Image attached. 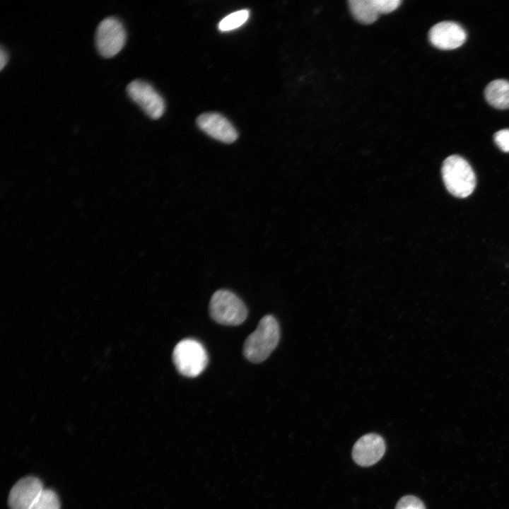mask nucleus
Listing matches in <instances>:
<instances>
[{
    "label": "nucleus",
    "instance_id": "3",
    "mask_svg": "<svg viewBox=\"0 0 509 509\" xmlns=\"http://www.w3.org/2000/svg\"><path fill=\"white\" fill-rule=\"evenodd\" d=\"M209 314L218 324L237 326L247 317V309L244 303L235 293L228 290H218L211 296Z\"/></svg>",
    "mask_w": 509,
    "mask_h": 509
},
{
    "label": "nucleus",
    "instance_id": "4",
    "mask_svg": "<svg viewBox=\"0 0 509 509\" xmlns=\"http://www.w3.org/2000/svg\"><path fill=\"white\" fill-rule=\"evenodd\" d=\"M172 358L177 370L188 378L200 375L209 361L208 354L203 345L192 339L179 341L173 349Z\"/></svg>",
    "mask_w": 509,
    "mask_h": 509
},
{
    "label": "nucleus",
    "instance_id": "12",
    "mask_svg": "<svg viewBox=\"0 0 509 509\" xmlns=\"http://www.w3.org/2000/svg\"><path fill=\"white\" fill-rule=\"evenodd\" d=\"M349 4L353 16L360 23L370 24L379 17L373 0H351Z\"/></svg>",
    "mask_w": 509,
    "mask_h": 509
},
{
    "label": "nucleus",
    "instance_id": "8",
    "mask_svg": "<svg viewBox=\"0 0 509 509\" xmlns=\"http://www.w3.org/2000/svg\"><path fill=\"white\" fill-rule=\"evenodd\" d=\"M428 37L434 47L440 49H454L464 43L467 33L455 22L443 21L431 28Z\"/></svg>",
    "mask_w": 509,
    "mask_h": 509
},
{
    "label": "nucleus",
    "instance_id": "15",
    "mask_svg": "<svg viewBox=\"0 0 509 509\" xmlns=\"http://www.w3.org/2000/svg\"><path fill=\"white\" fill-rule=\"evenodd\" d=\"M395 509H426V507L423 501L419 498L407 495L399 500Z\"/></svg>",
    "mask_w": 509,
    "mask_h": 509
},
{
    "label": "nucleus",
    "instance_id": "5",
    "mask_svg": "<svg viewBox=\"0 0 509 509\" xmlns=\"http://www.w3.org/2000/svg\"><path fill=\"white\" fill-rule=\"evenodd\" d=\"M126 38V30L122 22L115 17L105 18L96 30L97 49L103 57H112L122 50Z\"/></svg>",
    "mask_w": 509,
    "mask_h": 509
},
{
    "label": "nucleus",
    "instance_id": "1",
    "mask_svg": "<svg viewBox=\"0 0 509 509\" xmlns=\"http://www.w3.org/2000/svg\"><path fill=\"white\" fill-rule=\"evenodd\" d=\"M280 339V327L276 318L264 316L256 329L245 339L244 356L250 362L258 363L266 360L277 346Z\"/></svg>",
    "mask_w": 509,
    "mask_h": 509
},
{
    "label": "nucleus",
    "instance_id": "9",
    "mask_svg": "<svg viewBox=\"0 0 509 509\" xmlns=\"http://www.w3.org/2000/svg\"><path fill=\"white\" fill-rule=\"evenodd\" d=\"M44 489L42 481L35 476L18 480L10 491L8 504L11 509H30Z\"/></svg>",
    "mask_w": 509,
    "mask_h": 509
},
{
    "label": "nucleus",
    "instance_id": "13",
    "mask_svg": "<svg viewBox=\"0 0 509 509\" xmlns=\"http://www.w3.org/2000/svg\"><path fill=\"white\" fill-rule=\"evenodd\" d=\"M250 17V11L242 9L235 11L224 17L218 25L221 32L230 31L238 28L245 24Z\"/></svg>",
    "mask_w": 509,
    "mask_h": 509
},
{
    "label": "nucleus",
    "instance_id": "16",
    "mask_svg": "<svg viewBox=\"0 0 509 509\" xmlns=\"http://www.w3.org/2000/svg\"><path fill=\"white\" fill-rule=\"evenodd\" d=\"M373 2L379 14L390 13L401 4L400 0H373Z\"/></svg>",
    "mask_w": 509,
    "mask_h": 509
},
{
    "label": "nucleus",
    "instance_id": "11",
    "mask_svg": "<svg viewBox=\"0 0 509 509\" xmlns=\"http://www.w3.org/2000/svg\"><path fill=\"white\" fill-rule=\"evenodd\" d=\"M487 102L493 107L501 110L509 108V81L496 79L490 82L485 88Z\"/></svg>",
    "mask_w": 509,
    "mask_h": 509
},
{
    "label": "nucleus",
    "instance_id": "7",
    "mask_svg": "<svg viewBox=\"0 0 509 509\" xmlns=\"http://www.w3.org/2000/svg\"><path fill=\"white\" fill-rule=\"evenodd\" d=\"M385 449V443L381 435L368 433L355 443L352 449V457L357 464L369 467L382 457Z\"/></svg>",
    "mask_w": 509,
    "mask_h": 509
},
{
    "label": "nucleus",
    "instance_id": "17",
    "mask_svg": "<svg viewBox=\"0 0 509 509\" xmlns=\"http://www.w3.org/2000/svg\"><path fill=\"white\" fill-rule=\"evenodd\" d=\"M497 146L503 152H509V129L498 131L493 136Z\"/></svg>",
    "mask_w": 509,
    "mask_h": 509
},
{
    "label": "nucleus",
    "instance_id": "2",
    "mask_svg": "<svg viewBox=\"0 0 509 509\" xmlns=\"http://www.w3.org/2000/svg\"><path fill=\"white\" fill-rule=\"evenodd\" d=\"M442 177L447 191L458 198L469 196L476 187V176L469 163L457 155L450 156L443 163Z\"/></svg>",
    "mask_w": 509,
    "mask_h": 509
},
{
    "label": "nucleus",
    "instance_id": "6",
    "mask_svg": "<svg viewBox=\"0 0 509 509\" xmlns=\"http://www.w3.org/2000/svg\"><path fill=\"white\" fill-rule=\"evenodd\" d=\"M127 93L151 119H158L164 113V100L150 83L141 80L132 81L127 86Z\"/></svg>",
    "mask_w": 509,
    "mask_h": 509
},
{
    "label": "nucleus",
    "instance_id": "18",
    "mask_svg": "<svg viewBox=\"0 0 509 509\" xmlns=\"http://www.w3.org/2000/svg\"><path fill=\"white\" fill-rule=\"evenodd\" d=\"M8 55L7 52L1 47L0 49V69L2 70L8 62Z\"/></svg>",
    "mask_w": 509,
    "mask_h": 509
},
{
    "label": "nucleus",
    "instance_id": "14",
    "mask_svg": "<svg viewBox=\"0 0 509 509\" xmlns=\"http://www.w3.org/2000/svg\"><path fill=\"white\" fill-rule=\"evenodd\" d=\"M30 509H60V502L53 490L44 488Z\"/></svg>",
    "mask_w": 509,
    "mask_h": 509
},
{
    "label": "nucleus",
    "instance_id": "10",
    "mask_svg": "<svg viewBox=\"0 0 509 509\" xmlns=\"http://www.w3.org/2000/svg\"><path fill=\"white\" fill-rule=\"evenodd\" d=\"M197 124L206 134L226 144L233 143L238 137V134L233 124L218 113L202 114L198 117Z\"/></svg>",
    "mask_w": 509,
    "mask_h": 509
}]
</instances>
